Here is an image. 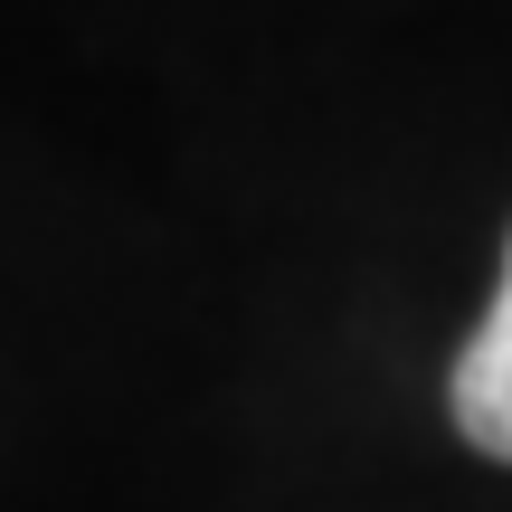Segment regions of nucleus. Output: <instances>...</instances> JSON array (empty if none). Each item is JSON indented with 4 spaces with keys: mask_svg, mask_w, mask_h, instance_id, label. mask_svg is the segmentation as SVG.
Masks as SVG:
<instances>
[{
    "mask_svg": "<svg viewBox=\"0 0 512 512\" xmlns=\"http://www.w3.org/2000/svg\"><path fill=\"white\" fill-rule=\"evenodd\" d=\"M446 408H456V427H465V446H475V456L512 465V247H503V285H494V304H484L475 342L456 351Z\"/></svg>",
    "mask_w": 512,
    "mask_h": 512,
    "instance_id": "obj_1",
    "label": "nucleus"
}]
</instances>
